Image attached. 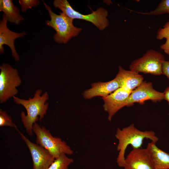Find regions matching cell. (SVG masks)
Here are the masks:
<instances>
[{"instance_id":"6da1fadb","label":"cell","mask_w":169,"mask_h":169,"mask_svg":"<svg viewBox=\"0 0 169 169\" xmlns=\"http://www.w3.org/2000/svg\"><path fill=\"white\" fill-rule=\"evenodd\" d=\"M42 90L38 89L36 91L33 97L25 100L15 97H13L16 104L21 105L27 111H22L20 114L21 121L26 131L29 136L33 135V124L38 120L41 121L46 115L48 109L49 103L46 101L49 99L47 92H45L41 95Z\"/></svg>"},{"instance_id":"7a4b0ae2","label":"cell","mask_w":169,"mask_h":169,"mask_svg":"<svg viewBox=\"0 0 169 169\" xmlns=\"http://www.w3.org/2000/svg\"><path fill=\"white\" fill-rule=\"evenodd\" d=\"M115 136L118 141L117 150L119 151L117 162L120 167H124L125 153L127 146L130 145L133 149L141 148L145 139H149L156 143L158 138L152 131H142L137 129L132 124L122 129L118 128Z\"/></svg>"},{"instance_id":"3957f363","label":"cell","mask_w":169,"mask_h":169,"mask_svg":"<svg viewBox=\"0 0 169 169\" xmlns=\"http://www.w3.org/2000/svg\"><path fill=\"white\" fill-rule=\"evenodd\" d=\"M43 3L50 18V20L46 21V24L56 32L53 36L55 42L59 44H66L72 38L78 36L82 29L73 25V19L62 12L59 13V15L55 14L49 6L44 2Z\"/></svg>"},{"instance_id":"277c9868","label":"cell","mask_w":169,"mask_h":169,"mask_svg":"<svg viewBox=\"0 0 169 169\" xmlns=\"http://www.w3.org/2000/svg\"><path fill=\"white\" fill-rule=\"evenodd\" d=\"M33 131L36 136V143L48 150L55 159L62 154H73V151L66 142L59 137L53 136L44 126L36 122L33 125Z\"/></svg>"},{"instance_id":"5b68a950","label":"cell","mask_w":169,"mask_h":169,"mask_svg":"<svg viewBox=\"0 0 169 169\" xmlns=\"http://www.w3.org/2000/svg\"><path fill=\"white\" fill-rule=\"evenodd\" d=\"M53 4L69 17L73 20L79 19L90 22L100 31L104 30L109 24L107 18L108 12L103 8H99L91 13L85 15L75 10L67 0H54Z\"/></svg>"},{"instance_id":"8992f818","label":"cell","mask_w":169,"mask_h":169,"mask_svg":"<svg viewBox=\"0 0 169 169\" xmlns=\"http://www.w3.org/2000/svg\"><path fill=\"white\" fill-rule=\"evenodd\" d=\"M165 60V57L161 53L150 49L142 57L132 61L129 69L138 73L160 75L162 74V66Z\"/></svg>"},{"instance_id":"52a82bcc","label":"cell","mask_w":169,"mask_h":169,"mask_svg":"<svg viewBox=\"0 0 169 169\" xmlns=\"http://www.w3.org/2000/svg\"><path fill=\"white\" fill-rule=\"evenodd\" d=\"M0 103H3L18 93L16 87L21 84L18 70L8 64L0 66Z\"/></svg>"},{"instance_id":"ba28073f","label":"cell","mask_w":169,"mask_h":169,"mask_svg":"<svg viewBox=\"0 0 169 169\" xmlns=\"http://www.w3.org/2000/svg\"><path fill=\"white\" fill-rule=\"evenodd\" d=\"M15 129L29 150L32 160L33 169H47L55 158L46 149L31 141L19 131L17 126Z\"/></svg>"},{"instance_id":"9c48e42d","label":"cell","mask_w":169,"mask_h":169,"mask_svg":"<svg viewBox=\"0 0 169 169\" xmlns=\"http://www.w3.org/2000/svg\"><path fill=\"white\" fill-rule=\"evenodd\" d=\"M164 99V92L154 89L151 82L143 81L141 84L133 90L126 102L127 106H132L134 103L143 105L147 100L156 102Z\"/></svg>"},{"instance_id":"30bf717a","label":"cell","mask_w":169,"mask_h":169,"mask_svg":"<svg viewBox=\"0 0 169 169\" xmlns=\"http://www.w3.org/2000/svg\"><path fill=\"white\" fill-rule=\"evenodd\" d=\"M131 91L119 88L107 96L102 97L104 110L108 114V119L111 121L115 114L126 106V102Z\"/></svg>"},{"instance_id":"8fae6325","label":"cell","mask_w":169,"mask_h":169,"mask_svg":"<svg viewBox=\"0 0 169 169\" xmlns=\"http://www.w3.org/2000/svg\"><path fill=\"white\" fill-rule=\"evenodd\" d=\"M124 169H156L146 148L133 149L125 158Z\"/></svg>"},{"instance_id":"7c38bea8","label":"cell","mask_w":169,"mask_h":169,"mask_svg":"<svg viewBox=\"0 0 169 169\" xmlns=\"http://www.w3.org/2000/svg\"><path fill=\"white\" fill-rule=\"evenodd\" d=\"M7 18L3 14L2 18L0 20V54L4 52V45H6L9 47L12 54L17 62L20 61V57L16 50L14 41L18 38L23 37L26 34L25 31L21 33H17L10 30L7 27Z\"/></svg>"},{"instance_id":"4fadbf2b","label":"cell","mask_w":169,"mask_h":169,"mask_svg":"<svg viewBox=\"0 0 169 169\" xmlns=\"http://www.w3.org/2000/svg\"><path fill=\"white\" fill-rule=\"evenodd\" d=\"M119 88V84L115 78L108 82H99L92 83L91 87L85 90L83 93V95L86 99H90L98 96L104 97Z\"/></svg>"},{"instance_id":"5bb4252c","label":"cell","mask_w":169,"mask_h":169,"mask_svg":"<svg viewBox=\"0 0 169 169\" xmlns=\"http://www.w3.org/2000/svg\"><path fill=\"white\" fill-rule=\"evenodd\" d=\"M115 78L120 87L131 92L141 84L144 79L139 73L125 70L120 66L119 67V71Z\"/></svg>"},{"instance_id":"9a60e30c","label":"cell","mask_w":169,"mask_h":169,"mask_svg":"<svg viewBox=\"0 0 169 169\" xmlns=\"http://www.w3.org/2000/svg\"><path fill=\"white\" fill-rule=\"evenodd\" d=\"M156 169H169V153L159 149L156 143L151 141L146 147Z\"/></svg>"},{"instance_id":"2e32d148","label":"cell","mask_w":169,"mask_h":169,"mask_svg":"<svg viewBox=\"0 0 169 169\" xmlns=\"http://www.w3.org/2000/svg\"><path fill=\"white\" fill-rule=\"evenodd\" d=\"M0 11L3 12L8 21L18 25L24 20L20 13L19 9L14 5L12 0H0Z\"/></svg>"},{"instance_id":"e0dca14e","label":"cell","mask_w":169,"mask_h":169,"mask_svg":"<svg viewBox=\"0 0 169 169\" xmlns=\"http://www.w3.org/2000/svg\"><path fill=\"white\" fill-rule=\"evenodd\" d=\"M156 38L157 40L166 39V41L160 46V48L164 52L169 55V21L166 22L162 28L157 31Z\"/></svg>"},{"instance_id":"ac0fdd59","label":"cell","mask_w":169,"mask_h":169,"mask_svg":"<svg viewBox=\"0 0 169 169\" xmlns=\"http://www.w3.org/2000/svg\"><path fill=\"white\" fill-rule=\"evenodd\" d=\"M73 162V158L62 154L55 159L47 169H68L69 165Z\"/></svg>"},{"instance_id":"d6986e66","label":"cell","mask_w":169,"mask_h":169,"mask_svg":"<svg viewBox=\"0 0 169 169\" xmlns=\"http://www.w3.org/2000/svg\"><path fill=\"white\" fill-rule=\"evenodd\" d=\"M128 9L130 11L144 15L156 16L165 13L169 14V0H161L154 10L148 12H139Z\"/></svg>"},{"instance_id":"ffe728a7","label":"cell","mask_w":169,"mask_h":169,"mask_svg":"<svg viewBox=\"0 0 169 169\" xmlns=\"http://www.w3.org/2000/svg\"><path fill=\"white\" fill-rule=\"evenodd\" d=\"M9 126L15 128L17 126L13 121L11 117L6 111L0 110V126Z\"/></svg>"},{"instance_id":"44dd1931","label":"cell","mask_w":169,"mask_h":169,"mask_svg":"<svg viewBox=\"0 0 169 169\" xmlns=\"http://www.w3.org/2000/svg\"><path fill=\"white\" fill-rule=\"evenodd\" d=\"M18 2L23 12H25L28 9H31L39 4V1L38 0H19Z\"/></svg>"},{"instance_id":"7402d4cb","label":"cell","mask_w":169,"mask_h":169,"mask_svg":"<svg viewBox=\"0 0 169 169\" xmlns=\"http://www.w3.org/2000/svg\"><path fill=\"white\" fill-rule=\"evenodd\" d=\"M162 74L169 79V61L165 60L162 66Z\"/></svg>"},{"instance_id":"603a6c76","label":"cell","mask_w":169,"mask_h":169,"mask_svg":"<svg viewBox=\"0 0 169 169\" xmlns=\"http://www.w3.org/2000/svg\"><path fill=\"white\" fill-rule=\"evenodd\" d=\"M164 99L167 100L169 105V86L167 87L164 92Z\"/></svg>"}]
</instances>
